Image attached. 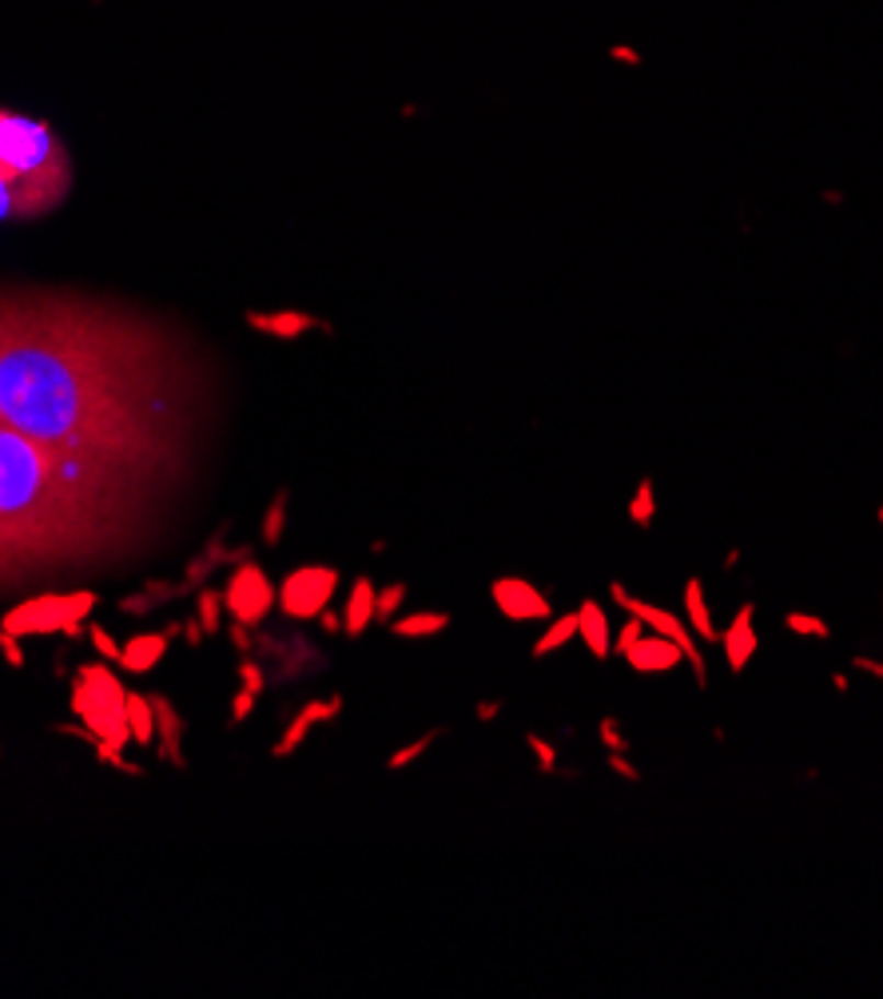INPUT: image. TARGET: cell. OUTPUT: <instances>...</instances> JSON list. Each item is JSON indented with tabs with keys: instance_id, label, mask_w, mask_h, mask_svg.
Listing matches in <instances>:
<instances>
[{
	"instance_id": "cell-1",
	"label": "cell",
	"mask_w": 883,
	"mask_h": 999,
	"mask_svg": "<svg viewBox=\"0 0 883 999\" xmlns=\"http://www.w3.org/2000/svg\"><path fill=\"white\" fill-rule=\"evenodd\" d=\"M171 386L148 323L68 295H0V423L41 447L112 467L160 454Z\"/></svg>"
},
{
	"instance_id": "cell-2",
	"label": "cell",
	"mask_w": 883,
	"mask_h": 999,
	"mask_svg": "<svg viewBox=\"0 0 883 999\" xmlns=\"http://www.w3.org/2000/svg\"><path fill=\"white\" fill-rule=\"evenodd\" d=\"M112 462L56 454L36 438L0 423V526H21L29 514H53L112 474Z\"/></svg>"
},
{
	"instance_id": "cell-3",
	"label": "cell",
	"mask_w": 883,
	"mask_h": 999,
	"mask_svg": "<svg viewBox=\"0 0 883 999\" xmlns=\"http://www.w3.org/2000/svg\"><path fill=\"white\" fill-rule=\"evenodd\" d=\"M72 160L44 120L0 108V224L36 220L68 200Z\"/></svg>"
},
{
	"instance_id": "cell-4",
	"label": "cell",
	"mask_w": 883,
	"mask_h": 999,
	"mask_svg": "<svg viewBox=\"0 0 883 999\" xmlns=\"http://www.w3.org/2000/svg\"><path fill=\"white\" fill-rule=\"evenodd\" d=\"M128 689L116 673L107 665H84V670L72 677V712L80 717V725L92 729V737L104 744H124L132 741V729H128Z\"/></svg>"
},
{
	"instance_id": "cell-5",
	"label": "cell",
	"mask_w": 883,
	"mask_h": 999,
	"mask_svg": "<svg viewBox=\"0 0 883 999\" xmlns=\"http://www.w3.org/2000/svg\"><path fill=\"white\" fill-rule=\"evenodd\" d=\"M100 606V594L92 590H76V594H41L21 602L16 609L0 617V629H9L16 638H44V633H65L80 638L84 621Z\"/></svg>"
},
{
	"instance_id": "cell-6",
	"label": "cell",
	"mask_w": 883,
	"mask_h": 999,
	"mask_svg": "<svg viewBox=\"0 0 883 999\" xmlns=\"http://www.w3.org/2000/svg\"><path fill=\"white\" fill-rule=\"evenodd\" d=\"M339 570L335 565H298L279 585L275 609L291 621H315L339 594Z\"/></svg>"
},
{
	"instance_id": "cell-7",
	"label": "cell",
	"mask_w": 883,
	"mask_h": 999,
	"mask_svg": "<svg viewBox=\"0 0 883 999\" xmlns=\"http://www.w3.org/2000/svg\"><path fill=\"white\" fill-rule=\"evenodd\" d=\"M609 597H613L621 609H629V617H641V621H645L653 633L677 641V646H681V653H684V661H689L692 673H697V685H701V689H709V661H704L701 646H697V633L689 629V621H684V617H677L672 609L653 606V602H645V597H633L621 582L609 585Z\"/></svg>"
},
{
	"instance_id": "cell-8",
	"label": "cell",
	"mask_w": 883,
	"mask_h": 999,
	"mask_svg": "<svg viewBox=\"0 0 883 999\" xmlns=\"http://www.w3.org/2000/svg\"><path fill=\"white\" fill-rule=\"evenodd\" d=\"M275 602H279V590L271 585V577H267V570L256 558L235 565L224 585V609L231 621H244L247 629L263 626L267 614L275 609Z\"/></svg>"
},
{
	"instance_id": "cell-9",
	"label": "cell",
	"mask_w": 883,
	"mask_h": 999,
	"mask_svg": "<svg viewBox=\"0 0 883 999\" xmlns=\"http://www.w3.org/2000/svg\"><path fill=\"white\" fill-rule=\"evenodd\" d=\"M490 597L494 606H498V614L510 617V621H550L554 617L550 597L533 582H525V577H494Z\"/></svg>"
},
{
	"instance_id": "cell-10",
	"label": "cell",
	"mask_w": 883,
	"mask_h": 999,
	"mask_svg": "<svg viewBox=\"0 0 883 999\" xmlns=\"http://www.w3.org/2000/svg\"><path fill=\"white\" fill-rule=\"evenodd\" d=\"M342 705H347V701H342L339 693H335V697H327V701H310V705H303V709H298V717H295V721H291L287 729H283V737H279V741H275V749H271V756H275V761H287V756L295 753L298 744L307 741V737H310V729H315V725H322V721H335V717H339V712H342Z\"/></svg>"
},
{
	"instance_id": "cell-11",
	"label": "cell",
	"mask_w": 883,
	"mask_h": 999,
	"mask_svg": "<svg viewBox=\"0 0 883 999\" xmlns=\"http://www.w3.org/2000/svg\"><path fill=\"white\" fill-rule=\"evenodd\" d=\"M629 670L633 673H645V677H657V673H672L677 665L684 661L681 646L669 638H660V633H641L637 646L625 653Z\"/></svg>"
},
{
	"instance_id": "cell-12",
	"label": "cell",
	"mask_w": 883,
	"mask_h": 999,
	"mask_svg": "<svg viewBox=\"0 0 883 999\" xmlns=\"http://www.w3.org/2000/svg\"><path fill=\"white\" fill-rule=\"evenodd\" d=\"M752 606H740L736 617L728 621V629L721 633V649H724V661L733 673H745L752 665L756 649H760V638H756V626H752Z\"/></svg>"
},
{
	"instance_id": "cell-13",
	"label": "cell",
	"mask_w": 883,
	"mask_h": 999,
	"mask_svg": "<svg viewBox=\"0 0 883 999\" xmlns=\"http://www.w3.org/2000/svg\"><path fill=\"white\" fill-rule=\"evenodd\" d=\"M148 701H151V712H156V741H160L156 753H160L163 761H171L176 768H188V756L180 753L183 717L176 712V705H171L163 693H156V697H148Z\"/></svg>"
},
{
	"instance_id": "cell-14",
	"label": "cell",
	"mask_w": 883,
	"mask_h": 999,
	"mask_svg": "<svg viewBox=\"0 0 883 999\" xmlns=\"http://www.w3.org/2000/svg\"><path fill=\"white\" fill-rule=\"evenodd\" d=\"M577 638L586 641V649L597 661L613 658V629H609L605 609L597 606L593 597H586V602L577 606Z\"/></svg>"
},
{
	"instance_id": "cell-15",
	"label": "cell",
	"mask_w": 883,
	"mask_h": 999,
	"mask_svg": "<svg viewBox=\"0 0 883 999\" xmlns=\"http://www.w3.org/2000/svg\"><path fill=\"white\" fill-rule=\"evenodd\" d=\"M374 597H378V590H374L371 574L354 577L351 594H347V606H342V633H347V638H362V633L371 629Z\"/></svg>"
},
{
	"instance_id": "cell-16",
	"label": "cell",
	"mask_w": 883,
	"mask_h": 999,
	"mask_svg": "<svg viewBox=\"0 0 883 999\" xmlns=\"http://www.w3.org/2000/svg\"><path fill=\"white\" fill-rule=\"evenodd\" d=\"M168 633H136V638L124 646V658H120V670L124 673H151L156 665L163 661V653H168Z\"/></svg>"
},
{
	"instance_id": "cell-17",
	"label": "cell",
	"mask_w": 883,
	"mask_h": 999,
	"mask_svg": "<svg viewBox=\"0 0 883 999\" xmlns=\"http://www.w3.org/2000/svg\"><path fill=\"white\" fill-rule=\"evenodd\" d=\"M684 621H689V629L701 641L721 646V629H716V621H713V609H709L701 577H689V582H684Z\"/></svg>"
},
{
	"instance_id": "cell-18",
	"label": "cell",
	"mask_w": 883,
	"mask_h": 999,
	"mask_svg": "<svg viewBox=\"0 0 883 999\" xmlns=\"http://www.w3.org/2000/svg\"><path fill=\"white\" fill-rule=\"evenodd\" d=\"M450 629V614H438V609H422V614H406V617H394L390 621V633L394 638H406V641H426V638H438Z\"/></svg>"
},
{
	"instance_id": "cell-19",
	"label": "cell",
	"mask_w": 883,
	"mask_h": 999,
	"mask_svg": "<svg viewBox=\"0 0 883 999\" xmlns=\"http://www.w3.org/2000/svg\"><path fill=\"white\" fill-rule=\"evenodd\" d=\"M128 729H132V741L144 744V749H151L156 744V712H151V701L144 697V693L128 689Z\"/></svg>"
},
{
	"instance_id": "cell-20",
	"label": "cell",
	"mask_w": 883,
	"mask_h": 999,
	"mask_svg": "<svg viewBox=\"0 0 883 999\" xmlns=\"http://www.w3.org/2000/svg\"><path fill=\"white\" fill-rule=\"evenodd\" d=\"M577 638V614L550 617V629L542 633V641H533V658H550L557 649H565Z\"/></svg>"
},
{
	"instance_id": "cell-21",
	"label": "cell",
	"mask_w": 883,
	"mask_h": 999,
	"mask_svg": "<svg viewBox=\"0 0 883 999\" xmlns=\"http://www.w3.org/2000/svg\"><path fill=\"white\" fill-rule=\"evenodd\" d=\"M287 502H291V494L287 490H279L275 498H271V506H267V514H263V546H279L283 542V530H287Z\"/></svg>"
},
{
	"instance_id": "cell-22",
	"label": "cell",
	"mask_w": 883,
	"mask_h": 999,
	"mask_svg": "<svg viewBox=\"0 0 883 999\" xmlns=\"http://www.w3.org/2000/svg\"><path fill=\"white\" fill-rule=\"evenodd\" d=\"M195 617H200V626L207 638H215V633H224V609H219V594L215 590H200L195 594Z\"/></svg>"
},
{
	"instance_id": "cell-23",
	"label": "cell",
	"mask_w": 883,
	"mask_h": 999,
	"mask_svg": "<svg viewBox=\"0 0 883 999\" xmlns=\"http://www.w3.org/2000/svg\"><path fill=\"white\" fill-rule=\"evenodd\" d=\"M406 594H410V590H406V582L383 585V590H378V597H374V621H378V626H390L394 614L406 606Z\"/></svg>"
},
{
	"instance_id": "cell-24",
	"label": "cell",
	"mask_w": 883,
	"mask_h": 999,
	"mask_svg": "<svg viewBox=\"0 0 883 999\" xmlns=\"http://www.w3.org/2000/svg\"><path fill=\"white\" fill-rule=\"evenodd\" d=\"M784 629H788V633H796V638H816V641H828L831 638L828 621H824V617H816V614H804V609H792V614H784Z\"/></svg>"
},
{
	"instance_id": "cell-25",
	"label": "cell",
	"mask_w": 883,
	"mask_h": 999,
	"mask_svg": "<svg viewBox=\"0 0 883 999\" xmlns=\"http://www.w3.org/2000/svg\"><path fill=\"white\" fill-rule=\"evenodd\" d=\"M438 737H442V729H430V733H426V737H418L415 744H403V749H398V753H390V761H386V768H390V773H403L406 765H415V761H422V756L430 753V744H434Z\"/></svg>"
},
{
	"instance_id": "cell-26",
	"label": "cell",
	"mask_w": 883,
	"mask_h": 999,
	"mask_svg": "<svg viewBox=\"0 0 883 999\" xmlns=\"http://www.w3.org/2000/svg\"><path fill=\"white\" fill-rule=\"evenodd\" d=\"M653 518H657V502H653V482L645 479L637 486V494H633V502H629V521L641 526V530H649Z\"/></svg>"
},
{
	"instance_id": "cell-27",
	"label": "cell",
	"mask_w": 883,
	"mask_h": 999,
	"mask_svg": "<svg viewBox=\"0 0 883 999\" xmlns=\"http://www.w3.org/2000/svg\"><path fill=\"white\" fill-rule=\"evenodd\" d=\"M88 638H92V646H97L100 658L112 661V665H120V658H124V646H116V638H112L104 626H97V621H92V626H88Z\"/></svg>"
},
{
	"instance_id": "cell-28",
	"label": "cell",
	"mask_w": 883,
	"mask_h": 999,
	"mask_svg": "<svg viewBox=\"0 0 883 999\" xmlns=\"http://www.w3.org/2000/svg\"><path fill=\"white\" fill-rule=\"evenodd\" d=\"M239 685L251 693H263L267 689V670L259 665L256 658H244L239 661Z\"/></svg>"
},
{
	"instance_id": "cell-29",
	"label": "cell",
	"mask_w": 883,
	"mask_h": 999,
	"mask_svg": "<svg viewBox=\"0 0 883 999\" xmlns=\"http://www.w3.org/2000/svg\"><path fill=\"white\" fill-rule=\"evenodd\" d=\"M525 744H530V753L537 756V773H557V753H554V744L542 741L537 733L525 737Z\"/></svg>"
},
{
	"instance_id": "cell-30",
	"label": "cell",
	"mask_w": 883,
	"mask_h": 999,
	"mask_svg": "<svg viewBox=\"0 0 883 999\" xmlns=\"http://www.w3.org/2000/svg\"><path fill=\"white\" fill-rule=\"evenodd\" d=\"M597 733H601V741H605L609 753H625V749H629V737L621 733L618 717H601V725H597Z\"/></svg>"
},
{
	"instance_id": "cell-31",
	"label": "cell",
	"mask_w": 883,
	"mask_h": 999,
	"mask_svg": "<svg viewBox=\"0 0 883 999\" xmlns=\"http://www.w3.org/2000/svg\"><path fill=\"white\" fill-rule=\"evenodd\" d=\"M641 633H645V621H641V617H629L625 626H621V633L613 638V653H618V658H625L629 649L637 646Z\"/></svg>"
},
{
	"instance_id": "cell-32",
	"label": "cell",
	"mask_w": 883,
	"mask_h": 999,
	"mask_svg": "<svg viewBox=\"0 0 883 999\" xmlns=\"http://www.w3.org/2000/svg\"><path fill=\"white\" fill-rule=\"evenodd\" d=\"M256 705H259V693H251V689L239 685V693H235V701H231V725H244L247 717L256 712Z\"/></svg>"
},
{
	"instance_id": "cell-33",
	"label": "cell",
	"mask_w": 883,
	"mask_h": 999,
	"mask_svg": "<svg viewBox=\"0 0 883 999\" xmlns=\"http://www.w3.org/2000/svg\"><path fill=\"white\" fill-rule=\"evenodd\" d=\"M0 658L9 661L12 670H24V649H21V638H16V633H9V629H0Z\"/></svg>"
},
{
	"instance_id": "cell-34",
	"label": "cell",
	"mask_w": 883,
	"mask_h": 999,
	"mask_svg": "<svg viewBox=\"0 0 883 999\" xmlns=\"http://www.w3.org/2000/svg\"><path fill=\"white\" fill-rule=\"evenodd\" d=\"M224 629H227V638H231V646L239 649V658H247V653H251V646H256V641H251V633H247V626H244V621H227Z\"/></svg>"
},
{
	"instance_id": "cell-35",
	"label": "cell",
	"mask_w": 883,
	"mask_h": 999,
	"mask_svg": "<svg viewBox=\"0 0 883 999\" xmlns=\"http://www.w3.org/2000/svg\"><path fill=\"white\" fill-rule=\"evenodd\" d=\"M609 768H613V773H618L621 781H633V785H637V781H641V768H633V765H629V761H625V753H609Z\"/></svg>"
},
{
	"instance_id": "cell-36",
	"label": "cell",
	"mask_w": 883,
	"mask_h": 999,
	"mask_svg": "<svg viewBox=\"0 0 883 999\" xmlns=\"http://www.w3.org/2000/svg\"><path fill=\"white\" fill-rule=\"evenodd\" d=\"M183 638H188V646H192V649L203 646V626H200V617H195V614L183 621Z\"/></svg>"
},
{
	"instance_id": "cell-37",
	"label": "cell",
	"mask_w": 883,
	"mask_h": 999,
	"mask_svg": "<svg viewBox=\"0 0 883 999\" xmlns=\"http://www.w3.org/2000/svg\"><path fill=\"white\" fill-rule=\"evenodd\" d=\"M315 621H319V626L327 629V633H342V614H335V609H330V606L322 609V614L315 617Z\"/></svg>"
},
{
	"instance_id": "cell-38",
	"label": "cell",
	"mask_w": 883,
	"mask_h": 999,
	"mask_svg": "<svg viewBox=\"0 0 883 999\" xmlns=\"http://www.w3.org/2000/svg\"><path fill=\"white\" fill-rule=\"evenodd\" d=\"M851 665L863 673H872L875 681H883V661H872V658H851Z\"/></svg>"
},
{
	"instance_id": "cell-39",
	"label": "cell",
	"mask_w": 883,
	"mask_h": 999,
	"mask_svg": "<svg viewBox=\"0 0 883 999\" xmlns=\"http://www.w3.org/2000/svg\"><path fill=\"white\" fill-rule=\"evenodd\" d=\"M501 709H506L501 701H482V705H478V721H494V717H498Z\"/></svg>"
},
{
	"instance_id": "cell-40",
	"label": "cell",
	"mask_w": 883,
	"mask_h": 999,
	"mask_svg": "<svg viewBox=\"0 0 883 999\" xmlns=\"http://www.w3.org/2000/svg\"><path fill=\"white\" fill-rule=\"evenodd\" d=\"M880 526H883V510H880Z\"/></svg>"
},
{
	"instance_id": "cell-41",
	"label": "cell",
	"mask_w": 883,
	"mask_h": 999,
	"mask_svg": "<svg viewBox=\"0 0 883 999\" xmlns=\"http://www.w3.org/2000/svg\"><path fill=\"white\" fill-rule=\"evenodd\" d=\"M0 756H4V749H0Z\"/></svg>"
}]
</instances>
